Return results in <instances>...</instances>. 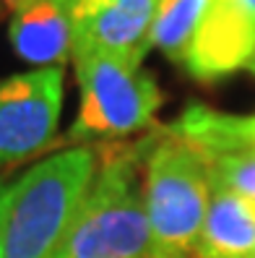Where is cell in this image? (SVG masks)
Here are the masks:
<instances>
[{"mask_svg": "<svg viewBox=\"0 0 255 258\" xmlns=\"http://www.w3.org/2000/svg\"><path fill=\"white\" fill-rule=\"evenodd\" d=\"M63 92L65 66L32 68L0 81V170L52 144Z\"/></svg>", "mask_w": 255, "mask_h": 258, "instance_id": "5", "label": "cell"}, {"mask_svg": "<svg viewBox=\"0 0 255 258\" xmlns=\"http://www.w3.org/2000/svg\"><path fill=\"white\" fill-rule=\"evenodd\" d=\"M252 258H255V255H252Z\"/></svg>", "mask_w": 255, "mask_h": 258, "instance_id": "15", "label": "cell"}, {"mask_svg": "<svg viewBox=\"0 0 255 258\" xmlns=\"http://www.w3.org/2000/svg\"><path fill=\"white\" fill-rule=\"evenodd\" d=\"M242 123H245V131L255 139V115H242Z\"/></svg>", "mask_w": 255, "mask_h": 258, "instance_id": "12", "label": "cell"}, {"mask_svg": "<svg viewBox=\"0 0 255 258\" xmlns=\"http://www.w3.org/2000/svg\"><path fill=\"white\" fill-rule=\"evenodd\" d=\"M161 0H81L73 55L104 52L143 66L151 50V24Z\"/></svg>", "mask_w": 255, "mask_h": 258, "instance_id": "8", "label": "cell"}, {"mask_svg": "<svg viewBox=\"0 0 255 258\" xmlns=\"http://www.w3.org/2000/svg\"><path fill=\"white\" fill-rule=\"evenodd\" d=\"M8 37L16 55L34 68L65 66L73 57V34L81 0H6Z\"/></svg>", "mask_w": 255, "mask_h": 258, "instance_id": "9", "label": "cell"}, {"mask_svg": "<svg viewBox=\"0 0 255 258\" xmlns=\"http://www.w3.org/2000/svg\"><path fill=\"white\" fill-rule=\"evenodd\" d=\"M70 63L81 89V107L68 131L70 146L115 144L154 125L164 97L143 66L104 52H78Z\"/></svg>", "mask_w": 255, "mask_h": 258, "instance_id": "4", "label": "cell"}, {"mask_svg": "<svg viewBox=\"0 0 255 258\" xmlns=\"http://www.w3.org/2000/svg\"><path fill=\"white\" fill-rule=\"evenodd\" d=\"M211 0H161L151 24V50L183 66Z\"/></svg>", "mask_w": 255, "mask_h": 258, "instance_id": "11", "label": "cell"}, {"mask_svg": "<svg viewBox=\"0 0 255 258\" xmlns=\"http://www.w3.org/2000/svg\"><path fill=\"white\" fill-rule=\"evenodd\" d=\"M167 128L203 157L214 183L255 201V139L245 131L242 115L190 102Z\"/></svg>", "mask_w": 255, "mask_h": 258, "instance_id": "6", "label": "cell"}, {"mask_svg": "<svg viewBox=\"0 0 255 258\" xmlns=\"http://www.w3.org/2000/svg\"><path fill=\"white\" fill-rule=\"evenodd\" d=\"M255 201L211 180L208 204L193 258H252Z\"/></svg>", "mask_w": 255, "mask_h": 258, "instance_id": "10", "label": "cell"}, {"mask_svg": "<svg viewBox=\"0 0 255 258\" xmlns=\"http://www.w3.org/2000/svg\"><path fill=\"white\" fill-rule=\"evenodd\" d=\"M208 204L211 175L203 157L167 125L156 128L143 162L148 258H193Z\"/></svg>", "mask_w": 255, "mask_h": 258, "instance_id": "3", "label": "cell"}, {"mask_svg": "<svg viewBox=\"0 0 255 258\" xmlns=\"http://www.w3.org/2000/svg\"><path fill=\"white\" fill-rule=\"evenodd\" d=\"M97 167V146H68L0 180V258H47L76 217Z\"/></svg>", "mask_w": 255, "mask_h": 258, "instance_id": "2", "label": "cell"}, {"mask_svg": "<svg viewBox=\"0 0 255 258\" xmlns=\"http://www.w3.org/2000/svg\"><path fill=\"white\" fill-rule=\"evenodd\" d=\"M247 71H250V73L255 76V57H252V63H250V68H247Z\"/></svg>", "mask_w": 255, "mask_h": 258, "instance_id": "13", "label": "cell"}, {"mask_svg": "<svg viewBox=\"0 0 255 258\" xmlns=\"http://www.w3.org/2000/svg\"><path fill=\"white\" fill-rule=\"evenodd\" d=\"M255 57V0H211L183 68L214 84L250 68Z\"/></svg>", "mask_w": 255, "mask_h": 258, "instance_id": "7", "label": "cell"}, {"mask_svg": "<svg viewBox=\"0 0 255 258\" xmlns=\"http://www.w3.org/2000/svg\"><path fill=\"white\" fill-rule=\"evenodd\" d=\"M0 3H3V0H0Z\"/></svg>", "mask_w": 255, "mask_h": 258, "instance_id": "14", "label": "cell"}, {"mask_svg": "<svg viewBox=\"0 0 255 258\" xmlns=\"http://www.w3.org/2000/svg\"><path fill=\"white\" fill-rule=\"evenodd\" d=\"M154 131L138 141L99 144V167L68 230L47 258H148L143 162Z\"/></svg>", "mask_w": 255, "mask_h": 258, "instance_id": "1", "label": "cell"}]
</instances>
